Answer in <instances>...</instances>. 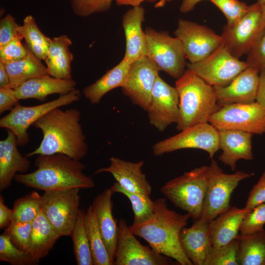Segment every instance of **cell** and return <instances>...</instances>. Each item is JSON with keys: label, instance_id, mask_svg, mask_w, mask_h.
<instances>
[{"label": "cell", "instance_id": "obj_2", "mask_svg": "<svg viewBox=\"0 0 265 265\" xmlns=\"http://www.w3.org/2000/svg\"><path fill=\"white\" fill-rule=\"evenodd\" d=\"M190 218L170 210L165 198L154 201V213L147 221L129 226L136 236L146 241L156 252L168 257L181 265H192L180 244L179 236Z\"/></svg>", "mask_w": 265, "mask_h": 265}, {"label": "cell", "instance_id": "obj_47", "mask_svg": "<svg viewBox=\"0 0 265 265\" xmlns=\"http://www.w3.org/2000/svg\"><path fill=\"white\" fill-rule=\"evenodd\" d=\"M15 89L11 87L0 88V113L11 110L19 104Z\"/></svg>", "mask_w": 265, "mask_h": 265}, {"label": "cell", "instance_id": "obj_33", "mask_svg": "<svg viewBox=\"0 0 265 265\" xmlns=\"http://www.w3.org/2000/svg\"><path fill=\"white\" fill-rule=\"evenodd\" d=\"M19 31L30 51L40 60H45L51 38L41 32L33 17L30 15L26 16L23 25L19 26Z\"/></svg>", "mask_w": 265, "mask_h": 265}, {"label": "cell", "instance_id": "obj_13", "mask_svg": "<svg viewBox=\"0 0 265 265\" xmlns=\"http://www.w3.org/2000/svg\"><path fill=\"white\" fill-rule=\"evenodd\" d=\"M175 135L159 141L152 147L153 154L161 156L184 149L206 151L212 159L219 149L218 131L208 123L187 128Z\"/></svg>", "mask_w": 265, "mask_h": 265}, {"label": "cell", "instance_id": "obj_15", "mask_svg": "<svg viewBox=\"0 0 265 265\" xmlns=\"http://www.w3.org/2000/svg\"><path fill=\"white\" fill-rule=\"evenodd\" d=\"M174 34L181 41L186 57L191 63L205 59L222 43L221 35L212 29L182 19H179Z\"/></svg>", "mask_w": 265, "mask_h": 265}, {"label": "cell", "instance_id": "obj_17", "mask_svg": "<svg viewBox=\"0 0 265 265\" xmlns=\"http://www.w3.org/2000/svg\"><path fill=\"white\" fill-rule=\"evenodd\" d=\"M179 104V94L176 87L170 85L159 75L146 110L150 123L160 132L173 123L177 124Z\"/></svg>", "mask_w": 265, "mask_h": 265}, {"label": "cell", "instance_id": "obj_38", "mask_svg": "<svg viewBox=\"0 0 265 265\" xmlns=\"http://www.w3.org/2000/svg\"><path fill=\"white\" fill-rule=\"evenodd\" d=\"M238 249L237 238L227 244L212 246L205 265H238Z\"/></svg>", "mask_w": 265, "mask_h": 265}, {"label": "cell", "instance_id": "obj_7", "mask_svg": "<svg viewBox=\"0 0 265 265\" xmlns=\"http://www.w3.org/2000/svg\"><path fill=\"white\" fill-rule=\"evenodd\" d=\"M146 38V56L162 71L178 79L184 73L186 58L183 45L179 38L166 31H159L151 27L145 30Z\"/></svg>", "mask_w": 265, "mask_h": 265}, {"label": "cell", "instance_id": "obj_24", "mask_svg": "<svg viewBox=\"0 0 265 265\" xmlns=\"http://www.w3.org/2000/svg\"><path fill=\"white\" fill-rule=\"evenodd\" d=\"M15 134L8 130L7 137L0 141V190L9 187L17 172L24 173L30 166L26 156L22 155L17 148Z\"/></svg>", "mask_w": 265, "mask_h": 265}, {"label": "cell", "instance_id": "obj_30", "mask_svg": "<svg viewBox=\"0 0 265 265\" xmlns=\"http://www.w3.org/2000/svg\"><path fill=\"white\" fill-rule=\"evenodd\" d=\"M4 64L9 76L10 87L14 89L29 80L49 75L46 66L30 50L26 57Z\"/></svg>", "mask_w": 265, "mask_h": 265}, {"label": "cell", "instance_id": "obj_11", "mask_svg": "<svg viewBox=\"0 0 265 265\" xmlns=\"http://www.w3.org/2000/svg\"><path fill=\"white\" fill-rule=\"evenodd\" d=\"M80 189L53 190L41 195L42 211L60 237L71 236L80 209Z\"/></svg>", "mask_w": 265, "mask_h": 265}, {"label": "cell", "instance_id": "obj_25", "mask_svg": "<svg viewBox=\"0 0 265 265\" xmlns=\"http://www.w3.org/2000/svg\"><path fill=\"white\" fill-rule=\"evenodd\" d=\"M76 82L72 79H60L50 75L29 80L15 89L18 100L35 99L43 102L51 94H66L75 89Z\"/></svg>", "mask_w": 265, "mask_h": 265}, {"label": "cell", "instance_id": "obj_19", "mask_svg": "<svg viewBox=\"0 0 265 265\" xmlns=\"http://www.w3.org/2000/svg\"><path fill=\"white\" fill-rule=\"evenodd\" d=\"M109 160L108 167L100 168L95 174L109 173L125 190L149 195L151 194L152 187L141 170L143 161L131 162L116 157L110 158Z\"/></svg>", "mask_w": 265, "mask_h": 265}, {"label": "cell", "instance_id": "obj_46", "mask_svg": "<svg viewBox=\"0 0 265 265\" xmlns=\"http://www.w3.org/2000/svg\"><path fill=\"white\" fill-rule=\"evenodd\" d=\"M265 202V171L249 192L245 206L252 210L257 205Z\"/></svg>", "mask_w": 265, "mask_h": 265}, {"label": "cell", "instance_id": "obj_42", "mask_svg": "<svg viewBox=\"0 0 265 265\" xmlns=\"http://www.w3.org/2000/svg\"><path fill=\"white\" fill-rule=\"evenodd\" d=\"M115 0H70L71 7L77 16L86 17L108 11Z\"/></svg>", "mask_w": 265, "mask_h": 265}, {"label": "cell", "instance_id": "obj_26", "mask_svg": "<svg viewBox=\"0 0 265 265\" xmlns=\"http://www.w3.org/2000/svg\"><path fill=\"white\" fill-rule=\"evenodd\" d=\"M251 210L230 207L209 223L212 246L223 245L234 239L238 235L241 222Z\"/></svg>", "mask_w": 265, "mask_h": 265}, {"label": "cell", "instance_id": "obj_12", "mask_svg": "<svg viewBox=\"0 0 265 265\" xmlns=\"http://www.w3.org/2000/svg\"><path fill=\"white\" fill-rule=\"evenodd\" d=\"M198 77L210 85L224 86L230 84L248 66L232 55L222 44L205 59L186 64Z\"/></svg>", "mask_w": 265, "mask_h": 265}, {"label": "cell", "instance_id": "obj_53", "mask_svg": "<svg viewBox=\"0 0 265 265\" xmlns=\"http://www.w3.org/2000/svg\"><path fill=\"white\" fill-rule=\"evenodd\" d=\"M174 0H145L146 1L150 3H156L157 5L160 6L164 5L165 2H169Z\"/></svg>", "mask_w": 265, "mask_h": 265}, {"label": "cell", "instance_id": "obj_4", "mask_svg": "<svg viewBox=\"0 0 265 265\" xmlns=\"http://www.w3.org/2000/svg\"><path fill=\"white\" fill-rule=\"evenodd\" d=\"M179 97V114L177 129L181 131L190 127L208 123L220 106L214 87L190 69L186 70L176 80L175 86Z\"/></svg>", "mask_w": 265, "mask_h": 265}, {"label": "cell", "instance_id": "obj_31", "mask_svg": "<svg viewBox=\"0 0 265 265\" xmlns=\"http://www.w3.org/2000/svg\"><path fill=\"white\" fill-rule=\"evenodd\" d=\"M238 265H265V230L249 235L237 236Z\"/></svg>", "mask_w": 265, "mask_h": 265}, {"label": "cell", "instance_id": "obj_34", "mask_svg": "<svg viewBox=\"0 0 265 265\" xmlns=\"http://www.w3.org/2000/svg\"><path fill=\"white\" fill-rule=\"evenodd\" d=\"M85 212L83 209H80L70 236L72 239L74 253L78 265H93L84 227Z\"/></svg>", "mask_w": 265, "mask_h": 265}, {"label": "cell", "instance_id": "obj_44", "mask_svg": "<svg viewBox=\"0 0 265 265\" xmlns=\"http://www.w3.org/2000/svg\"><path fill=\"white\" fill-rule=\"evenodd\" d=\"M246 54L248 67L259 72L265 70V29Z\"/></svg>", "mask_w": 265, "mask_h": 265}, {"label": "cell", "instance_id": "obj_41", "mask_svg": "<svg viewBox=\"0 0 265 265\" xmlns=\"http://www.w3.org/2000/svg\"><path fill=\"white\" fill-rule=\"evenodd\" d=\"M215 5L225 15L227 25L232 26L249 11L250 5L238 0H208Z\"/></svg>", "mask_w": 265, "mask_h": 265}, {"label": "cell", "instance_id": "obj_23", "mask_svg": "<svg viewBox=\"0 0 265 265\" xmlns=\"http://www.w3.org/2000/svg\"><path fill=\"white\" fill-rule=\"evenodd\" d=\"M189 227H184L179 239L182 248L194 265H205L212 247L209 223L200 219Z\"/></svg>", "mask_w": 265, "mask_h": 265}, {"label": "cell", "instance_id": "obj_37", "mask_svg": "<svg viewBox=\"0 0 265 265\" xmlns=\"http://www.w3.org/2000/svg\"><path fill=\"white\" fill-rule=\"evenodd\" d=\"M0 261L12 265H34L38 261L34 260L28 252L15 246L7 236H0Z\"/></svg>", "mask_w": 265, "mask_h": 265}, {"label": "cell", "instance_id": "obj_40", "mask_svg": "<svg viewBox=\"0 0 265 265\" xmlns=\"http://www.w3.org/2000/svg\"><path fill=\"white\" fill-rule=\"evenodd\" d=\"M265 225V202L249 211L244 217L240 228V235H252L264 230Z\"/></svg>", "mask_w": 265, "mask_h": 265}, {"label": "cell", "instance_id": "obj_3", "mask_svg": "<svg viewBox=\"0 0 265 265\" xmlns=\"http://www.w3.org/2000/svg\"><path fill=\"white\" fill-rule=\"evenodd\" d=\"M35 165L37 168L35 171L16 174L14 180L25 186L44 191L95 186L93 179L83 173L85 165L65 155H39Z\"/></svg>", "mask_w": 265, "mask_h": 265}, {"label": "cell", "instance_id": "obj_52", "mask_svg": "<svg viewBox=\"0 0 265 265\" xmlns=\"http://www.w3.org/2000/svg\"><path fill=\"white\" fill-rule=\"evenodd\" d=\"M116 3L119 6L130 5L132 7L140 6L145 0H115Z\"/></svg>", "mask_w": 265, "mask_h": 265}, {"label": "cell", "instance_id": "obj_51", "mask_svg": "<svg viewBox=\"0 0 265 265\" xmlns=\"http://www.w3.org/2000/svg\"><path fill=\"white\" fill-rule=\"evenodd\" d=\"M203 0H183L180 10L183 13H187L193 9L196 5Z\"/></svg>", "mask_w": 265, "mask_h": 265}, {"label": "cell", "instance_id": "obj_8", "mask_svg": "<svg viewBox=\"0 0 265 265\" xmlns=\"http://www.w3.org/2000/svg\"><path fill=\"white\" fill-rule=\"evenodd\" d=\"M80 98V91L75 89L40 105L27 106L18 104L8 114L1 118L0 127L15 134L18 146H24L29 141L27 130L30 126L50 111L77 102Z\"/></svg>", "mask_w": 265, "mask_h": 265}, {"label": "cell", "instance_id": "obj_35", "mask_svg": "<svg viewBox=\"0 0 265 265\" xmlns=\"http://www.w3.org/2000/svg\"><path fill=\"white\" fill-rule=\"evenodd\" d=\"M110 188L113 193H120L130 200L134 214L133 224H140L149 220L153 215L154 201L150 195L129 192L116 182Z\"/></svg>", "mask_w": 265, "mask_h": 265}, {"label": "cell", "instance_id": "obj_32", "mask_svg": "<svg viewBox=\"0 0 265 265\" xmlns=\"http://www.w3.org/2000/svg\"><path fill=\"white\" fill-rule=\"evenodd\" d=\"M84 227L93 265H112L91 205L87 208L85 212Z\"/></svg>", "mask_w": 265, "mask_h": 265}, {"label": "cell", "instance_id": "obj_22", "mask_svg": "<svg viewBox=\"0 0 265 265\" xmlns=\"http://www.w3.org/2000/svg\"><path fill=\"white\" fill-rule=\"evenodd\" d=\"M219 148L222 153L219 161L235 171L237 162L240 159L251 160L253 134L232 130L218 131Z\"/></svg>", "mask_w": 265, "mask_h": 265}, {"label": "cell", "instance_id": "obj_39", "mask_svg": "<svg viewBox=\"0 0 265 265\" xmlns=\"http://www.w3.org/2000/svg\"><path fill=\"white\" fill-rule=\"evenodd\" d=\"M32 222L11 221L3 233L17 248L28 252L30 243Z\"/></svg>", "mask_w": 265, "mask_h": 265}, {"label": "cell", "instance_id": "obj_45", "mask_svg": "<svg viewBox=\"0 0 265 265\" xmlns=\"http://www.w3.org/2000/svg\"><path fill=\"white\" fill-rule=\"evenodd\" d=\"M19 26L11 14H7L0 20V48L21 34L19 31Z\"/></svg>", "mask_w": 265, "mask_h": 265}, {"label": "cell", "instance_id": "obj_10", "mask_svg": "<svg viewBox=\"0 0 265 265\" xmlns=\"http://www.w3.org/2000/svg\"><path fill=\"white\" fill-rule=\"evenodd\" d=\"M265 29V15L262 5H250L248 12L232 26L225 25L222 44L234 56L239 58L247 54Z\"/></svg>", "mask_w": 265, "mask_h": 265}, {"label": "cell", "instance_id": "obj_16", "mask_svg": "<svg viewBox=\"0 0 265 265\" xmlns=\"http://www.w3.org/2000/svg\"><path fill=\"white\" fill-rule=\"evenodd\" d=\"M159 71L156 64L147 56L132 63L121 87L123 94L134 104L146 111Z\"/></svg>", "mask_w": 265, "mask_h": 265}, {"label": "cell", "instance_id": "obj_14", "mask_svg": "<svg viewBox=\"0 0 265 265\" xmlns=\"http://www.w3.org/2000/svg\"><path fill=\"white\" fill-rule=\"evenodd\" d=\"M173 263L171 258L142 244L126 221L119 220L114 265H168Z\"/></svg>", "mask_w": 265, "mask_h": 265}, {"label": "cell", "instance_id": "obj_20", "mask_svg": "<svg viewBox=\"0 0 265 265\" xmlns=\"http://www.w3.org/2000/svg\"><path fill=\"white\" fill-rule=\"evenodd\" d=\"M113 193L110 187L106 188L94 198L91 205L112 265H114L118 234V224L112 214Z\"/></svg>", "mask_w": 265, "mask_h": 265}, {"label": "cell", "instance_id": "obj_49", "mask_svg": "<svg viewBox=\"0 0 265 265\" xmlns=\"http://www.w3.org/2000/svg\"><path fill=\"white\" fill-rule=\"evenodd\" d=\"M257 102L265 106V70L260 72Z\"/></svg>", "mask_w": 265, "mask_h": 265}, {"label": "cell", "instance_id": "obj_50", "mask_svg": "<svg viewBox=\"0 0 265 265\" xmlns=\"http://www.w3.org/2000/svg\"><path fill=\"white\" fill-rule=\"evenodd\" d=\"M10 87V80L5 64L0 61V88Z\"/></svg>", "mask_w": 265, "mask_h": 265}, {"label": "cell", "instance_id": "obj_1", "mask_svg": "<svg viewBox=\"0 0 265 265\" xmlns=\"http://www.w3.org/2000/svg\"><path fill=\"white\" fill-rule=\"evenodd\" d=\"M80 116L76 108L63 110L60 107L42 116L32 126L42 131L43 139L39 146L26 157L62 154L76 160L83 159L88 145L80 122Z\"/></svg>", "mask_w": 265, "mask_h": 265}, {"label": "cell", "instance_id": "obj_29", "mask_svg": "<svg viewBox=\"0 0 265 265\" xmlns=\"http://www.w3.org/2000/svg\"><path fill=\"white\" fill-rule=\"evenodd\" d=\"M60 237L42 211L32 222L28 252L39 261L48 254Z\"/></svg>", "mask_w": 265, "mask_h": 265}, {"label": "cell", "instance_id": "obj_28", "mask_svg": "<svg viewBox=\"0 0 265 265\" xmlns=\"http://www.w3.org/2000/svg\"><path fill=\"white\" fill-rule=\"evenodd\" d=\"M131 63L124 58L107 71L93 83L85 87L82 93L93 104L100 103L102 97L110 90L122 87L128 74Z\"/></svg>", "mask_w": 265, "mask_h": 265}, {"label": "cell", "instance_id": "obj_48", "mask_svg": "<svg viewBox=\"0 0 265 265\" xmlns=\"http://www.w3.org/2000/svg\"><path fill=\"white\" fill-rule=\"evenodd\" d=\"M12 210L10 209L4 202L2 195L0 196V228L7 227L12 219Z\"/></svg>", "mask_w": 265, "mask_h": 265}, {"label": "cell", "instance_id": "obj_36", "mask_svg": "<svg viewBox=\"0 0 265 265\" xmlns=\"http://www.w3.org/2000/svg\"><path fill=\"white\" fill-rule=\"evenodd\" d=\"M11 221L32 222L42 212L41 195L32 191L16 200Z\"/></svg>", "mask_w": 265, "mask_h": 265}, {"label": "cell", "instance_id": "obj_6", "mask_svg": "<svg viewBox=\"0 0 265 265\" xmlns=\"http://www.w3.org/2000/svg\"><path fill=\"white\" fill-rule=\"evenodd\" d=\"M252 174L243 171L227 174L212 159L209 165V179L203 204L201 220L210 222L229 207L231 195L242 180L248 179Z\"/></svg>", "mask_w": 265, "mask_h": 265}, {"label": "cell", "instance_id": "obj_55", "mask_svg": "<svg viewBox=\"0 0 265 265\" xmlns=\"http://www.w3.org/2000/svg\"><path fill=\"white\" fill-rule=\"evenodd\" d=\"M262 10H263V13L265 15V4L262 5Z\"/></svg>", "mask_w": 265, "mask_h": 265}, {"label": "cell", "instance_id": "obj_9", "mask_svg": "<svg viewBox=\"0 0 265 265\" xmlns=\"http://www.w3.org/2000/svg\"><path fill=\"white\" fill-rule=\"evenodd\" d=\"M209 123L218 131L262 134L265 133V106L257 101L223 106L211 116Z\"/></svg>", "mask_w": 265, "mask_h": 265}, {"label": "cell", "instance_id": "obj_27", "mask_svg": "<svg viewBox=\"0 0 265 265\" xmlns=\"http://www.w3.org/2000/svg\"><path fill=\"white\" fill-rule=\"evenodd\" d=\"M72 42L66 35L51 38L45 61L49 75L60 79H71L73 54L70 51Z\"/></svg>", "mask_w": 265, "mask_h": 265}, {"label": "cell", "instance_id": "obj_54", "mask_svg": "<svg viewBox=\"0 0 265 265\" xmlns=\"http://www.w3.org/2000/svg\"><path fill=\"white\" fill-rule=\"evenodd\" d=\"M257 3L261 5H263L265 4V0H257Z\"/></svg>", "mask_w": 265, "mask_h": 265}, {"label": "cell", "instance_id": "obj_43", "mask_svg": "<svg viewBox=\"0 0 265 265\" xmlns=\"http://www.w3.org/2000/svg\"><path fill=\"white\" fill-rule=\"evenodd\" d=\"M21 34L16 37L5 46L0 48V61L4 63L16 61L26 57L29 49L24 46L21 40Z\"/></svg>", "mask_w": 265, "mask_h": 265}, {"label": "cell", "instance_id": "obj_21", "mask_svg": "<svg viewBox=\"0 0 265 265\" xmlns=\"http://www.w3.org/2000/svg\"><path fill=\"white\" fill-rule=\"evenodd\" d=\"M145 14V9L140 5L132 7L122 17V24L126 40L123 58L130 63L146 56V34L142 27Z\"/></svg>", "mask_w": 265, "mask_h": 265}, {"label": "cell", "instance_id": "obj_5", "mask_svg": "<svg viewBox=\"0 0 265 265\" xmlns=\"http://www.w3.org/2000/svg\"><path fill=\"white\" fill-rule=\"evenodd\" d=\"M209 166H202L170 180L160 191L173 204L188 213L193 221L201 216L209 179Z\"/></svg>", "mask_w": 265, "mask_h": 265}, {"label": "cell", "instance_id": "obj_18", "mask_svg": "<svg viewBox=\"0 0 265 265\" xmlns=\"http://www.w3.org/2000/svg\"><path fill=\"white\" fill-rule=\"evenodd\" d=\"M259 74L257 70L248 67L228 85L213 87L218 105L222 106L256 102L259 89Z\"/></svg>", "mask_w": 265, "mask_h": 265}]
</instances>
